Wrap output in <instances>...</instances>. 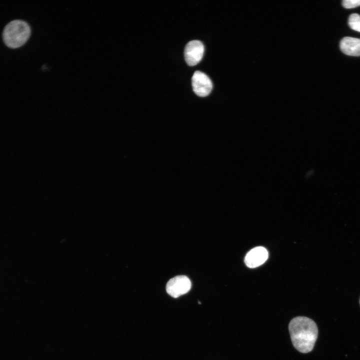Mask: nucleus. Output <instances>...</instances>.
I'll list each match as a JSON object with an SVG mask.
<instances>
[{"mask_svg":"<svg viewBox=\"0 0 360 360\" xmlns=\"http://www.w3.org/2000/svg\"><path fill=\"white\" fill-rule=\"evenodd\" d=\"M288 330L294 346L300 352H311L318 335L316 322L306 316H296L292 318L288 325Z\"/></svg>","mask_w":360,"mask_h":360,"instance_id":"nucleus-1","label":"nucleus"},{"mask_svg":"<svg viewBox=\"0 0 360 360\" xmlns=\"http://www.w3.org/2000/svg\"><path fill=\"white\" fill-rule=\"evenodd\" d=\"M30 34V28L26 22L15 20L8 22L4 28L2 38L8 47L18 48L26 42Z\"/></svg>","mask_w":360,"mask_h":360,"instance_id":"nucleus-2","label":"nucleus"},{"mask_svg":"<svg viewBox=\"0 0 360 360\" xmlns=\"http://www.w3.org/2000/svg\"><path fill=\"white\" fill-rule=\"evenodd\" d=\"M192 283L186 276H177L170 279L166 285V291L171 296L177 298L188 292Z\"/></svg>","mask_w":360,"mask_h":360,"instance_id":"nucleus-3","label":"nucleus"},{"mask_svg":"<svg viewBox=\"0 0 360 360\" xmlns=\"http://www.w3.org/2000/svg\"><path fill=\"white\" fill-rule=\"evenodd\" d=\"M192 89L198 96L204 97L208 96L212 88L210 79L204 73L196 71L192 78Z\"/></svg>","mask_w":360,"mask_h":360,"instance_id":"nucleus-4","label":"nucleus"},{"mask_svg":"<svg viewBox=\"0 0 360 360\" xmlns=\"http://www.w3.org/2000/svg\"><path fill=\"white\" fill-rule=\"evenodd\" d=\"M204 50V46L200 41L193 40L189 42L186 44L184 51L186 64L190 66L198 64L203 57Z\"/></svg>","mask_w":360,"mask_h":360,"instance_id":"nucleus-5","label":"nucleus"},{"mask_svg":"<svg viewBox=\"0 0 360 360\" xmlns=\"http://www.w3.org/2000/svg\"><path fill=\"white\" fill-rule=\"evenodd\" d=\"M268 258L267 250L264 247L258 246L248 252L244 258V262L248 267L254 268L264 264Z\"/></svg>","mask_w":360,"mask_h":360,"instance_id":"nucleus-6","label":"nucleus"},{"mask_svg":"<svg viewBox=\"0 0 360 360\" xmlns=\"http://www.w3.org/2000/svg\"><path fill=\"white\" fill-rule=\"evenodd\" d=\"M340 48L344 54L350 56H360V39L344 37L341 40Z\"/></svg>","mask_w":360,"mask_h":360,"instance_id":"nucleus-7","label":"nucleus"},{"mask_svg":"<svg viewBox=\"0 0 360 360\" xmlns=\"http://www.w3.org/2000/svg\"><path fill=\"white\" fill-rule=\"evenodd\" d=\"M348 25L353 30L360 32V15L358 14H350L348 18Z\"/></svg>","mask_w":360,"mask_h":360,"instance_id":"nucleus-8","label":"nucleus"},{"mask_svg":"<svg viewBox=\"0 0 360 360\" xmlns=\"http://www.w3.org/2000/svg\"><path fill=\"white\" fill-rule=\"evenodd\" d=\"M342 4L346 8H354L360 6V0H344Z\"/></svg>","mask_w":360,"mask_h":360,"instance_id":"nucleus-9","label":"nucleus"},{"mask_svg":"<svg viewBox=\"0 0 360 360\" xmlns=\"http://www.w3.org/2000/svg\"></svg>","mask_w":360,"mask_h":360,"instance_id":"nucleus-10","label":"nucleus"}]
</instances>
